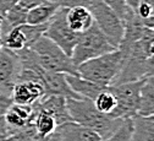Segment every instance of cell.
<instances>
[{
  "mask_svg": "<svg viewBox=\"0 0 154 141\" xmlns=\"http://www.w3.org/2000/svg\"><path fill=\"white\" fill-rule=\"evenodd\" d=\"M66 104L72 122L94 130L102 139L112 134L124 120L100 113L95 108L93 101L88 98H66Z\"/></svg>",
  "mask_w": 154,
  "mask_h": 141,
  "instance_id": "obj_1",
  "label": "cell"
},
{
  "mask_svg": "<svg viewBox=\"0 0 154 141\" xmlns=\"http://www.w3.org/2000/svg\"><path fill=\"white\" fill-rule=\"evenodd\" d=\"M125 58L126 53L118 48L80 64L77 66V71L82 79L94 82L100 87H109L114 85L119 76L125 63Z\"/></svg>",
  "mask_w": 154,
  "mask_h": 141,
  "instance_id": "obj_2",
  "label": "cell"
},
{
  "mask_svg": "<svg viewBox=\"0 0 154 141\" xmlns=\"http://www.w3.org/2000/svg\"><path fill=\"white\" fill-rule=\"evenodd\" d=\"M29 48L34 52L38 63L45 71L80 76L71 56H69L60 47H57L45 36H42Z\"/></svg>",
  "mask_w": 154,
  "mask_h": 141,
  "instance_id": "obj_3",
  "label": "cell"
},
{
  "mask_svg": "<svg viewBox=\"0 0 154 141\" xmlns=\"http://www.w3.org/2000/svg\"><path fill=\"white\" fill-rule=\"evenodd\" d=\"M115 49L118 48H115L98 26L93 24L87 31L79 34L77 42L72 49L71 59L73 64L79 66L89 59L100 56Z\"/></svg>",
  "mask_w": 154,
  "mask_h": 141,
  "instance_id": "obj_4",
  "label": "cell"
},
{
  "mask_svg": "<svg viewBox=\"0 0 154 141\" xmlns=\"http://www.w3.org/2000/svg\"><path fill=\"white\" fill-rule=\"evenodd\" d=\"M88 9L93 15L94 24L115 48H119L125 33L122 18L103 0H89Z\"/></svg>",
  "mask_w": 154,
  "mask_h": 141,
  "instance_id": "obj_5",
  "label": "cell"
},
{
  "mask_svg": "<svg viewBox=\"0 0 154 141\" xmlns=\"http://www.w3.org/2000/svg\"><path fill=\"white\" fill-rule=\"evenodd\" d=\"M143 84V79L137 81L124 82L120 85L109 86L116 97V108L109 115L114 119L132 118L138 113L140 107V91Z\"/></svg>",
  "mask_w": 154,
  "mask_h": 141,
  "instance_id": "obj_6",
  "label": "cell"
},
{
  "mask_svg": "<svg viewBox=\"0 0 154 141\" xmlns=\"http://www.w3.org/2000/svg\"><path fill=\"white\" fill-rule=\"evenodd\" d=\"M67 9L59 8L53 15L47 25V30L43 36L53 41L57 47H60L69 56L72 54V49L77 42L79 34L75 33L67 25L66 21Z\"/></svg>",
  "mask_w": 154,
  "mask_h": 141,
  "instance_id": "obj_7",
  "label": "cell"
},
{
  "mask_svg": "<svg viewBox=\"0 0 154 141\" xmlns=\"http://www.w3.org/2000/svg\"><path fill=\"white\" fill-rule=\"evenodd\" d=\"M21 63L17 54L8 48H0V91L11 95L12 87L18 81Z\"/></svg>",
  "mask_w": 154,
  "mask_h": 141,
  "instance_id": "obj_8",
  "label": "cell"
},
{
  "mask_svg": "<svg viewBox=\"0 0 154 141\" xmlns=\"http://www.w3.org/2000/svg\"><path fill=\"white\" fill-rule=\"evenodd\" d=\"M43 96H45V91L42 84L33 80L17 81L11 91L12 102L22 106H32Z\"/></svg>",
  "mask_w": 154,
  "mask_h": 141,
  "instance_id": "obj_9",
  "label": "cell"
},
{
  "mask_svg": "<svg viewBox=\"0 0 154 141\" xmlns=\"http://www.w3.org/2000/svg\"><path fill=\"white\" fill-rule=\"evenodd\" d=\"M32 106L38 111H43L50 114L55 119L57 127L67 122H72L67 111L66 98L64 96H56V95L43 96L39 101H37Z\"/></svg>",
  "mask_w": 154,
  "mask_h": 141,
  "instance_id": "obj_10",
  "label": "cell"
},
{
  "mask_svg": "<svg viewBox=\"0 0 154 141\" xmlns=\"http://www.w3.org/2000/svg\"><path fill=\"white\" fill-rule=\"evenodd\" d=\"M33 106H22L12 103L4 115V122L8 128L9 135L15 133L16 130L23 129L27 125L33 124Z\"/></svg>",
  "mask_w": 154,
  "mask_h": 141,
  "instance_id": "obj_11",
  "label": "cell"
},
{
  "mask_svg": "<svg viewBox=\"0 0 154 141\" xmlns=\"http://www.w3.org/2000/svg\"><path fill=\"white\" fill-rule=\"evenodd\" d=\"M61 141H102L98 133L92 129L82 127L75 122H67L56 128Z\"/></svg>",
  "mask_w": 154,
  "mask_h": 141,
  "instance_id": "obj_12",
  "label": "cell"
},
{
  "mask_svg": "<svg viewBox=\"0 0 154 141\" xmlns=\"http://www.w3.org/2000/svg\"><path fill=\"white\" fill-rule=\"evenodd\" d=\"M66 21L69 27L77 34L87 31L93 24L94 18L91 10L87 6H75L67 9Z\"/></svg>",
  "mask_w": 154,
  "mask_h": 141,
  "instance_id": "obj_13",
  "label": "cell"
},
{
  "mask_svg": "<svg viewBox=\"0 0 154 141\" xmlns=\"http://www.w3.org/2000/svg\"><path fill=\"white\" fill-rule=\"evenodd\" d=\"M132 119V135L130 141H154V115H138Z\"/></svg>",
  "mask_w": 154,
  "mask_h": 141,
  "instance_id": "obj_14",
  "label": "cell"
},
{
  "mask_svg": "<svg viewBox=\"0 0 154 141\" xmlns=\"http://www.w3.org/2000/svg\"><path fill=\"white\" fill-rule=\"evenodd\" d=\"M65 79L70 86V88L79 95L81 98H88V99H94L97 95L105 87H100L95 85L94 82H91L86 79H82L81 76H75V75H67L65 74Z\"/></svg>",
  "mask_w": 154,
  "mask_h": 141,
  "instance_id": "obj_15",
  "label": "cell"
},
{
  "mask_svg": "<svg viewBox=\"0 0 154 141\" xmlns=\"http://www.w3.org/2000/svg\"><path fill=\"white\" fill-rule=\"evenodd\" d=\"M59 9L55 3L48 2L41 5H37L27 11L26 15V24L28 25H45L50 21L53 15Z\"/></svg>",
  "mask_w": 154,
  "mask_h": 141,
  "instance_id": "obj_16",
  "label": "cell"
},
{
  "mask_svg": "<svg viewBox=\"0 0 154 141\" xmlns=\"http://www.w3.org/2000/svg\"><path fill=\"white\" fill-rule=\"evenodd\" d=\"M138 115H154V77L143 79L140 91Z\"/></svg>",
  "mask_w": 154,
  "mask_h": 141,
  "instance_id": "obj_17",
  "label": "cell"
},
{
  "mask_svg": "<svg viewBox=\"0 0 154 141\" xmlns=\"http://www.w3.org/2000/svg\"><path fill=\"white\" fill-rule=\"evenodd\" d=\"M33 112H34L33 127L35 129V133L39 136L45 137L56 130L57 124L55 122V119L50 114H48L43 111H38L34 107H33Z\"/></svg>",
  "mask_w": 154,
  "mask_h": 141,
  "instance_id": "obj_18",
  "label": "cell"
},
{
  "mask_svg": "<svg viewBox=\"0 0 154 141\" xmlns=\"http://www.w3.org/2000/svg\"><path fill=\"white\" fill-rule=\"evenodd\" d=\"M93 103L100 113L110 115L114 109L116 108V97L112 93V91L110 90V87H105L103 88L98 95L93 99Z\"/></svg>",
  "mask_w": 154,
  "mask_h": 141,
  "instance_id": "obj_19",
  "label": "cell"
},
{
  "mask_svg": "<svg viewBox=\"0 0 154 141\" xmlns=\"http://www.w3.org/2000/svg\"><path fill=\"white\" fill-rule=\"evenodd\" d=\"M132 135V119L126 118L124 119L119 128L108 137L103 139L102 141H130Z\"/></svg>",
  "mask_w": 154,
  "mask_h": 141,
  "instance_id": "obj_20",
  "label": "cell"
},
{
  "mask_svg": "<svg viewBox=\"0 0 154 141\" xmlns=\"http://www.w3.org/2000/svg\"><path fill=\"white\" fill-rule=\"evenodd\" d=\"M35 135H37V133H35L33 124H29L26 128L16 130L11 135H9L6 137V141H31Z\"/></svg>",
  "mask_w": 154,
  "mask_h": 141,
  "instance_id": "obj_21",
  "label": "cell"
},
{
  "mask_svg": "<svg viewBox=\"0 0 154 141\" xmlns=\"http://www.w3.org/2000/svg\"><path fill=\"white\" fill-rule=\"evenodd\" d=\"M54 3L59 8L71 9L75 6H87L89 5V0H54Z\"/></svg>",
  "mask_w": 154,
  "mask_h": 141,
  "instance_id": "obj_22",
  "label": "cell"
},
{
  "mask_svg": "<svg viewBox=\"0 0 154 141\" xmlns=\"http://www.w3.org/2000/svg\"><path fill=\"white\" fill-rule=\"evenodd\" d=\"M12 98H11V95L9 93H5L3 91H0V119L4 118L5 113L8 112V109L11 107L12 104Z\"/></svg>",
  "mask_w": 154,
  "mask_h": 141,
  "instance_id": "obj_23",
  "label": "cell"
},
{
  "mask_svg": "<svg viewBox=\"0 0 154 141\" xmlns=\"http://www.w3.org/2000/svg\"><path fill=\"white\" fill-rule=\"evenodd\" d=\"M103 2L110 6L115 12H116L121 18L125 15L126 11V4H125V0H103Z\"/></svg>",
  "mask_w": 154,
  "mask_h": 141,
  "instance_id": "obj_24",
  "label": "cell"
},
{
  "mask_svg": "<svg viewBox=\"0 0 154 141\" xmlns=\"http://www.w3.org/2000/svg\"><path fill=\"white\" fill-rule=\"evenodd\" d=\"M49 0H18L17 5H20L21 8H23L25 10H31L32 8L37 6V5H41L44 3H48Z\"/></svg>",
  "mask_w": 154,
  "mask_h": 141,
  "instance_id": "obj_25",
  "label": "cell"
},
{
  "mask_svg": "<svg viewBox=\"0 0 154 141\" xmlns=\"http://www.w3.org/2000/svg\"><path fill=\"white\" fill-rule=\"evenodd\" d=\"M18 0H0V15H5L12 6L17 4Z\"/></svg>",
  "mask_w": 154,
  "mask_h": 141,
  "instance_id": "obj_26",
  "label": "cell"
},
{
  "mask_svg": "<svg viewBox=\"0 0 154 141\" xmlns=\"http://www.w3.org/2000/svg\"><path fill=\"white\" fill-rule=\"evenodd\" d=\"M9 136V131L8 128L5 125L4 118L0 119V141H6V137Z\"/></svg>",
  "mask_w": 154,
  "mask_h": 141,
  "instance_id": "obj_27",
  "label": "cell"
},
{
  "mask_svg": "<svg viewBox=\"0 0 154 141\" xmlns=\"http://www.w3.org/2000/svg\"><path fill=\"white\" fill-rule=\"evenodd\" d=\"M43 141H61V137H60L59 133H57V131L55 130L53 134H50V135L45 136V137L43 139Z\"/></svg>",
  "mask_w": 154,
  "mask_h": 141,
  "instance_id": "obj_28",
  "label": "cell"
},
{
  "mask_svg": "<svg viewBox=\"0 0 154 141\" xmlns=\"http://www.w3.org/2000/svg\"><path fill=\"white\" fill-rule=\"evenodd\" d=\"M3 16L0 15V48L3 47V44H2V36H3Z\"/></svg>",
  "mask_w": 154,
  "mask_h": 141,
  "instance_id": "obj_29",
  "label": "cell"
},
{
  "mask_svg": "<svg viewBox=\"0 0 154 141\" xmlns=\"http://www.w3.org/2000/svg\"><path fill=\"white\" fill-rule=\"evenodd\" d=\"M49 2H51V3H54V0H49Z\"/></svg>",
  "mask_w": 154,
  "mask_h": 141,
  "instance_id": "obj_30",
  "label": "cell"
}]
</instances>
